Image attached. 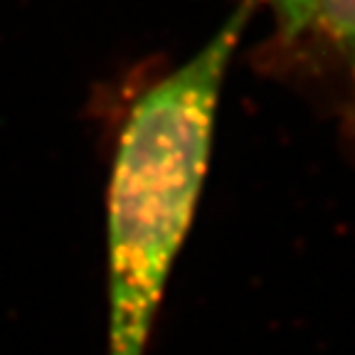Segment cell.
<instances>
[{
	"mask_svg": "<svg viewBox=\"0 0 355 355\" xmlns=\"http://www.w3.org/2000/svg\"><path fill=\"white\" fill-rule=\"evenodd\" d=\"M277 12L279 22L286 33H301L309 25H313V12H316V0H269Z\"/></svg>",
	"mask_w": 355,
	"mask_h": 355,
	"instance_id": "cell-3",
	"label": "cell"
},
{
	"mask_svg": "<svg viewBox=\"0 0 355 355\" xmlns=\"http://www.w3.org/2000/svg\"><path fill=\"white\" fill-rule=\"evenodd\" d=\"M244 10L180 69L144 92L109 183V355H144L212 148L215 111Z\"/></svg>",
	"mask_w": 355,
	"mask_h": 355,
	"instance_id": "cell-1",
	"label": "cell"
},
{
	"mask_svg": "<svg viewBox=\"0 0 355 355\" xmlns=\"http://www.w3.org/2000/svg\"><path fill=\"white\" fill-rule=\"evenodd\" d=\"M313 22L340 47L355 52V0H316Z\"/></svg>",
	"mask_w": 355,
	"mask_h": 355,
	"instance_id": "cell-2",
	"label": "cell"
}]
</instances>
